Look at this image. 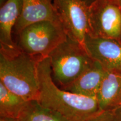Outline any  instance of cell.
<instances>
[{
  "mask_svg": "<svg viewBox=\"0 0 121 121\" xmlns=\"http://www.w3.org/2000/svg\"><path fill=\"white\" fill-rule=\"evenodd\" d=\"M86 34L121 43V6L118 0H95L89 6Z\"/></svg>",
  "mask_w": 121,
  "mask_h": 121,
  "instance_id": "obj_5",
  "label": "cell"
},
{
  "mask_svg": "<svg viewBox=\"0 0 121 121\" xmlns=\"http://www.w3.org/2000/svg\"><path fill=\"white\" fill-rule=\"evenodd\" d=\"M118 1L119 4H120L121 6V0H118Z\"/></svg>",
  "mask_w": 121,
  "mask_h": 121,
  "instance_id": "obj_18",
  "label": "cell"
},
{
  "mask_svg": "<svg viewBox=\"0 0 121 121\" xmlns=\"http://www.w3.org/2000/svg\"><path fill=\"white\" fill-rule=\"evenodd\" d=\"M48 58L53 80L63 89L73 82L94 62L85 45L69 36Z\"/></svg>",
  "mask_w": 121,
  "mask_h": 121,
  "instance_id": "obj_3",
  "label": "cell"
},
{
  "mask_svg": "<svg viewBox=\"0 0 121 121\" xmlns=\"http://www.w3.org/2000/svg\"><path fill=\"white\" fill-rule=\"evenodd\" d=\"M53 4L67 35L84 45L89 6L84 0H53Z\"/></svg>",
  "mask_w": 121,
  "mask_h": 121,
  "instance_id": "obj_6",
  "label": "cell"
},
{
  "mask_svg": "<svg viewBox=\"0 0 121 121\" xmlns=\"http://www.w3.org/2000/svg\"><path fill=\"white\" fill-rule=\"evenodd\" d=\"M84 45L91 58L99 62L107 71L121 73V43L86 34Z\"/></svg>",
  "mask_w": 121,
  "mask_h": 121,
  "instance_id": "obj_7",
  "label": "cell"
},
{
  "mask_svg": "<svg viewBox=\"0 0 121 121\" xmlns=\"http://www.w3.org/2000/svg\"><path fill=\"white\" fill-rule=\"evenodd\" d=\"M28 102L0 82V117L19 118Z\"/></svg>",
  "mask_w": 121,
  "mask_h": 121,
  "instance_id": "obj_12",
  "label": "cell"
},
{
  "mask_svg": "<svg viewBox=\"0 0 121 121\" xmlns=\"http://www.w3.org/2000/svg\"><path fill=\"white\" fill-rule=\"evenodd\" d=\"M43 21L61 23L53 0H23L22 13L13 31L17 35L28 25Z\"/></svg>",
  "mask_w": 121,
  "mask_h": 121,
  "instance_id": "obj_8",
  "label": "cell"
},
{
  "mask_svg": "<svg viewBox=\"0 0 121 121\" xmlns=\"http://www.w3.org/2000/svg\"><path fill=\"white\" fill-rule=\"evenodd\" d=\"M19 119L20 121H69L60 113L42 105L38 100L29 101Z\"/></svg>",
  "mask_w": 121,
  "mask_h": 121,
  "instance_id": "obj_13",
  "label": "cell"
},
{
  "mask_svg": "<svg viewBox=\"0 0 121 121\" xmlns=\"http://www.w3.org/2000/svg\"><path fill=\"white\" fill-rule=\"evenodd\" d=\"M23 0H7L0 9V48L17 47L12 37L15 24L22 13Z\"/></svg>",
  "mask_w": 121,
  "mask_h": 121,
  "instance_id": "obj_10",
  "label": "cell"
},
{
  "mask_svg": "<svg viewBox=\"0 0 121 121\" xmlns=\"http://www.w3.org/2000/svg\"><path fill=\"white\" fill-rule=\"evenodd\" d=\"M0 121H20L19 118L0 117Z\"/></svg>",
  "mask_w": 121,
  "mask_h": 121,
  "instance_id": "obj_15",
  "label": "cell"
},
{
  "mask_svg": "<svg viewBox=\"0 0 121 121\" xmlns=\"http://www.w3.org/2000/svg\"><path fill=\"white\" fill-rule=\"evenodd\" d=\"M41 60L17 47L0 48V82L26 100H38L40 90L38 67Z\"/></svg>",
  "mask_w": 121,
  "mask_h": 121,
  "instance_id": "obj_2",
  "label": "cell"
},
{
  "mask_svg": "<svg viewBox=\"0 0 121 121\" xmlns=\"http://www.w3.org/2000/svg\"><path fill=\"white\" fill-rule=\"evenodd\" d=\"M17 35L16 44L18 48L25 53L40 59L48 57L68 36L62 24L50 21L28 25Z\"/></svg>",
  "mask_w": 121,
  "mask_h": 121,
  "instance_id": "obj_4",
  "label": "cell"
},
{
  "mask_svg": "<svg viewBox=\"0 0 121 121\" xmlns=\"http://www.w3.org/2000/svg\"><path fill=\"white\" fill-rule=\"evenodd\" d=\"M84 121H121V105L112 109L99 112Z\"/></svg>",
  "mask_w": 121,
  "mask_h": 121,
  "instance_id": "obj_14",
  "label": "cell"
},
{
  "mask_svg": "<svg viewBox=\"0 0 121 121\" xmlns=\"http://www.w3.org/2000/svg\"><path fill=\"white\" fill-rule=\"evenodd\" d=\"M39 96L44 107L60 113L69 121H84L100 112L97 98L76 94L60 88L52 76L48 57L38 63Z\"/></svg>",
  "mask_w": 121,
  "mask_h": 121,
  "instance_id": "obj_1",
  "label": "cell"
},
{
  "mask_svg": "<svg viewBox=\"0 0 121 121\" xmlns=\"http://www.w3.org/2000/svg\"><path fill=\"white\" fill-rule=\"evenodd\" d=\"M7 1V0H0V6H2Z\"/></svg>",
  "mask_w": 121,
  "mask_h": 121,
  "instance_id": "obj_17",
  "label": "cell"
},
{
  "mask_svg": "<svg viewBox=\"0 0 121 121\" xmlns=\"http://www.w3.org/2000/svg\"><path fill=\"white\" fill-rule=\"evenodd\" d=\"M96 98L100 112L121 105V73L106 72Z\"/></svg>",
  "mask_w": 121,
  "mask_h": 121,
  "instance_id": "obj_11",
  "label": "cell"
},
{
  "mask_svg": "<svg viewBox=\"0 0 121 121\" xmlns=\"http://www.w3.org/2000/svg\"><path fill=\"white\" fill-rule=\"evenodd\" d=\"M84 1H85V2L87 4V5L89 6L92 4L94 1H95V0H84Z\"/></svg>",
  "mask_w": 121,
  "mask_h": 121,
  "instance_id": "obj_16",
  "label": "cell"
},
{
  "mask_svg": "<svg viewBox=\"0 0 121 121\" xmlns=\"http://www.w3.org/2000/svg\"><path fill=\"white\" fill-rule=\"evenodd\" d=\"M107 71L98 62L92 65L64 90L76 94L96 98Z\"/></svg>",
  "mask_w": 121,
  "mask_h": 121,
  "instance_id": "obj_9",
  "label": "cell"
}]
</instances>
